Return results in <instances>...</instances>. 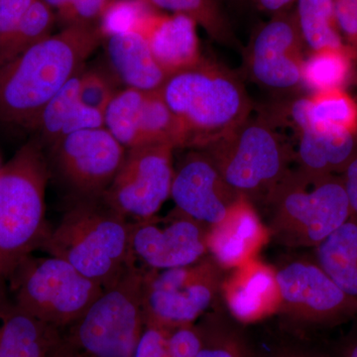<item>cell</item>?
Masks as SVG:
<instances>
[{
	"label": "cell",
	"mask_w": 357,
	"mask_h": 357,
	"mask_svg": "<svg viewBox=\"0 0 357 357\" xmlns=\"http://www.w3.org/2000/svg\"><path fill=\"white\" fill-rule=\"evenodd\" d=\"M264 206L277 243L317 248L351 215L342 177L310 175L291 168Z\"/></svg>",
	"instance_id": "obj_5"
},
{
	"label": "cell",
	"mask_w": 357,
	"mask_h": 357,
	"mask_svg": "<svg viewBox=\"0 0 357 357\" xmlns=\"http://www.w3.org/2000/svg\"><path fill=\"white\" fill-rule=\"evenodd\" d=\"M103 126L126 150L153 144L185 148L184 130L160 91L119 89L103 114Z\"/></svg>",
	"instance_id": "obj_14"
},
{
	"label": "cell",
	"mask_w": 357,
	"mask_h": 357,
	"mask_svg": "<svg viewBox=\"0 0 357 357\" xmlns=\"http://www.w3.org/2000/svg\"><path fill=\"white\" fill-rule=\"evenodd\" d=\"M47 149L48 163L74 201L102 198L126 154V148L105 126L77 131Z\"/></svg>",
	"instance_id": "obj_11"
},
{
	"label": "cell",
	"mask_w": 357,
	"mask_h": 357,
	"mask_svg": "<svg viewBox=\"0 0 357 357\" xmlns=\"http://www.w3.org/2000/svg\"><path fill=\"white\" fill-rule=\"evenodd\" d=\"M155 8L183 14L201 26L218 44L243 52L220 0H147Z\"/></svg>",
	"instance_id": "obj_25"
},
{
	"label": "cell",
	"mask_w": 357,
	"mask_h": 357,
	"mask_svg": "<svg viewBox=\"0 0 357 357\" xmlns=\"http://www.w3.org/2000/svg\"><path fill=\"white\" fill-rule=\"evenodd\" d=\"M316 257L338 287L357 300V218L351 215L319 243Z\"/></svg>",
	"instance_id": "obj_24"
},
{
	"label": "cell",
	"mask_w": 357,
	"mask_h": 357,
	"mask_svg": "<svg viewBox=\"0 0 357 357\" xmlns=\"http://www.w3.org/2000/svg\"><path fill=\"white\" fill-rule=\"evenodd\" d=\"M296 20L309 51L344 47L335 14V0H296Z\"/></svg>",
	"instance_id": "obj_26"
},
{
	"label": "cell",
	"mask_w": 357,
	"mask_h": 357,
	"mask_svg": "<svg viewBox=\"0 0 357 357\" xmlns=\"http://www.w3.org/2000/svg\"><path fill=\"white\" fill-rule=\"evenodd\" d=\"M220 293L232 316L243 323L260 321L280 309L276 269L256 257L231 269Z\"/></svg>",
	"instance_id": "obj_19"
},
{
	"label": "cell",
	"mask_w": 357,
	"mask_h": 357,
	"mask_svg": "<svg viewBox=\"0 0 357 357\" xmlns=\"http://www.w3.org/2000/svg\"><path fill=\"white\" fill-rule=\"evenodd\" d=\"M55 11L63 28L98 25L112 0H44Z\"/></svg>",
	"instance_id": "obj_29"
},
{
	"label": "cell",
	"mask_w": 357,
	"mask_h": 357,
	"mask_svg": "<svg viewBox=\"0 0 357 357\" xmlns=\"http://www.w3.org/2000/svg\"><path fill=\"white\" fill-rule=\"evenodd\" d=\"M297 148L293 164L302 172L314 176L342 173L357 153V134L319 132L302 129L295 134Z\"/></svg>",
	"instance_id": "obj_23"
},
{
	"label": "cell",
	"mask_w": 357,
	"mask_h": 357,
	"mask_svg": "<svg viewBox=\"0 0 357 357\" xmlns=\"http://www.w3.org/2000/svg\"><path fill=\"white\" fill-rule=\"evenodd\" d=\"M174 150L175 147L169 144L126 150L119 172L103 194V201L130 222L156 215L171 197Z\"/></svg>",
	"instance_id": "obj_12"
},
{
	"label": "cell",
	"mask_w": 357,
	"mask_h": 357,
	"mask_svg": "<svg viewBox=\"0 0 357 357\" xmlns=\"http://www.w3.org/2000/svg\"><path fill=\"white\" fill-rule=\"evenodd\" d=\"M102 290L69 262L53 255L26 256L6 285L7 295L16 306L62 333Z\"/></svg>",
	"instance_id": "obj_8"
},
{
	"label": "cell",
	"mask_w": 357,
	"mask_h": 357,
	"mask_svg": "<svg viewBox=\"0 0 357 357\" xmlns=\"http://www.w3.org/2000/svg\"><path fill=\"white\" fill-rule=\"evenodd\" d=\"M306 49L294 10L275 14L253 30L241 73L275 100L301 95Z\"/></svg>",
	"instance_id": "obj_10"
},
{
	"label": "cell",
	"mask_w": 357,
	"mask_h": 357,
	"mask_svg": "<svg viewBox=\"0 0 357 357\" xmlns=\"http://www.w3.org/2000/svg\"><path fill=\"white\" fill-rule=\"evenodd\" d=\"M347 1L357 6V0H347Z\"/></svg>",
	"instance_id": "obj_42"
},
{
	"label": "cell",
	"mask_w": 357,
	"mask_h": 357,
	"mask_svg": "<svg viewBox=\"0 0 357 357\" xmlns=\"http://www.w3.org/2000/svg\"><path fill=\"white\" fill-rule=\"evenodd\" d=\"M342 357H357V338L345 347Z\"/></svg>",
	"instance_id": "obj_41"
},
{
	"label": "cell",
	"mask_w": 357,
	"mask_h": 357,
	"mask_svg": "<svg viewBox=\"0 0 357 357\" xmlns=\"http://www.w3.org/2000/svg\"><path fill=\"white\" fill-rule=\"evenodd\" d=\"M132 223L102 198L76 199L41 248L102 288L135 266Z\"/></svg>",
	"instance_id": "obj_3"
},
{
	"label": "cell",
	"mask_w": 357,
	"mask_h": 357,
	"mask_svg": "<svg viewBox=\"0 0 357 357\" xmlns=\"http://www.w3.org/2000/svg\"><path fill=\"white\" fill-rule=\"evenodd\" d=\"M98 25L50 35L0 67V122L31 129L45 105L84 70L103 43Z\"/></svg>",
	"instance_id": "obj_1"
},
{
	"label": "cell",
	"mask_w": 357,
	"mask_h": 357,
	"mask_svg": "<svg viewBox=\"0 0 357 357\" xmlns=\"http://www.w3.org/2000/svg\"><path fill=\"white\" fill-rule=\"evenodd\" d=\"M79 75L81 73L45 105L31 128L38 135L35 140L43 149L77 131L103 126V114L82 102Z\"/></svg>",
	"instance_id": "obj_22"
},
{
	"label": "cell",
	"mask_w": 357,
	"mask_h": 357,
	"mask_svg": "<svg viewBox=\"0 0 357 357\" xmlns=\"http://www.w3.org/2000/svg\"><path fill=\"white\" fill-rule=\"evenodd\" d=\"M169 349L172 357H197L204 347L202 326L195 324L173 328L169 333Z\"/></svg>",
	"instance_id": "obj_33"
},
{
	"label": "cell",
	"mask_w": 357,
	"mask_h": 357,
	"mask_svg": "<svg viewBox=\"0 0 357 357\" xmlns=\"http://www.w3.org/2000/svg\"><path fill=\"white\" fill-rule=\"evenodd\" d=\"M345 192L349 199L352 217L357 218V153L342 173Z\"/></svg>",
	"instance_id": "obj_37"
},
{
	"label": "cell",
	"mask_w": 357,
	"mask_h": 357,
	"mask_svg": "<svg viewBox=\"0 0 357 357\" xmlns=\"http://www.w3.org/2000/svg\"><path fill=\"white\" fill-rule=\"evenodd\" d=\"M155 7L147 0H112L98 22L105 35L132 30L138 21Z\"/></svg>",
	"instance_id": "obj_31"
},
{
	"label": "cell",
	"mask_w": 357,
	"mask_h": 357,
	"mask_svg": "<svg viewBox=\"0 0 357 357\" xmlns=\"http://www.w3.org/2000/svg\"><path fill=\"white\" fill-rule=\"evenodd\" d=\"M57 17L44 0H35L16 29L0 45V67L50 36Z\"/></svg>",
	"instance_id": "obj_28"
},
{
	"label": "cell",
	"mask_w": 357,
	"mask_h": 357,
	"mask_svg": "<svg viewBox=\"0 0 357 357\" xmlns=\"http://www.w3.org/2000/svg\"><path fill=\"white\" fill-rule=\"evenodd\" d=\"M279 312L292 321L330 325L357 314V300L344 293L318 262L294 260L276 269Z\"/></svg>",
	"instance_id": "obj_13"
},
{
	"label": "cell",
	"mask_w": 357,
	"mask_h": 357,
	"mask_svg": "<svg viewBox=\"0 0 357 357\" xmlns=\"http://www.w3.org/2000/svg\"><path fill=\"white\" fill-rule=\"evenodd\" d=\"M272 357H326L325 354L298 345H286L277 349Z\"/></svg>",
	"instance_id": "obj_39"
},
{
	"label": "cell",
	"mask_w": 357,
	"mask_h": 357,
	"mask_svg": "<svg viewBox=\"0 0 357 357\" xmlns=\"http://www.w3.org/2000/svg\"><path fill=\"white\" fill-rule=\"evenodd\" d=\"M335 14L338 31L357 55V6L347 0H335Z\"/></svg>",
	"instance_id": "obj_36"
},
{
	"label": "cell",
	"mask_w": 357,
	"mask_h": 357,
	"mask_svg": "<svg viewBox=\"0 0 357 357\" xmlns=\"http://www.w3.org/2000/svg\"><path fill=\"white\" fill-rule=\"evenodd\" d=\"M146 269H128L102 292L75 323L63 331L79 357H133L146 326Z\"/></svg>",
	"instance_id": "obj_7"
},
{
	"label": "cell",
	"mask_w": 357,
	"mask_h": 357,
	"mask_svg": "<svg viewBox=\"0 0 357 357\" xmlns=\"http://www.w3.org/2000/svg\"><path fill=\"white\" fill-rule=\"evenodd\" d=\"M197 26L183 14H164L155 8L132 30L145 37L157 64L169 77L194 67L203 59Z\"/></svg>",
	"instance_id": "obj_18"
},
{
	"label": "cell",
	"mask_w": 357,
	"mask_h": 357,
	"mask_svg": "<svg viewBox=\"0 0 357 357\" xmlns=\"http://www.w3.org/2000/svg\"><path fill=\"white\" fill-rule=\"evenodd\" d=\"M160 93L184 130L188 149L204 148L222 137L253 109L241 77L204 57L169 77Z\"/></svg>",
	"instance_id": "obj_2"
},
{
	"label": "cell",
	"mask_w": 357,
	"mask_h": 357,
	"mask_svg": "<svg viewBox=\"0 0 357 357\" xmlns=\"http://www.w3.org/2000/svg\"><path fill=\"white\" fill-rule=\"evenodd\" d=\"M35 0H0V45L16 29Z\"/></svg>",
	"instance_id": "obj_35"
},
{
	"label": "cell",
	"mask_w": 357,
	"mask_h": 357,
	"mask_svg": "<svg viewBox=\"0 0 357 357\" xmlns=\"http://www.w3.org/2000/svg\"><path fill=\"white\" fill-rule=\"evenodd\" d=\"M45 357H79L77 356V354L76 351H74V349H73L72 347L69 344H68L67 342H66V340L64 337H63L62 342H60L57 345V347H55V349H53L50 352V354H48V356H46Z\"/></svg>",
	"instance_id": "obj_40"
},
{
	"label": "cell",
	"mask_w": 357,
	"mask_h": 357,
	"mask_svg": "<svg viewBox=\"0 0 357 357\" xmlns=\"http://www.w3.org/2000/svg\"><path fill=\"white\" fill-rule=\"evenodd\" d=\"M170 331L162 326L146 324L133 357H172L169 349Z\"/></svg>",
	"instance_id": "obj_34"
},
{
	"label": "cell",
	"mask_w": 357,
	"mask_h": 357,
	"mask_svg": "<svg viewBox=\"0 0 357 357\" xmlns=\"http://www.w3.org/2000/svg\"><path fill=\"white\" fill-rule=\"evenodd\" d=\"M252 1L260 10L269 13L271 16L292 10V7L296 3V0H252Z\"/></svg>",
	"instance_id": "obj_38"
},
{
	"label": "cell",
	"mask_w": 357,
	"mask_h": 357,
	"mask_svg": "<svg viewBox=\"0 0 357 357\" xmlns=\"http://www.w3.org/2000/svg\"><path fill=\"white\" fill-rule=\"evenodd\" d=\"M116 79L110 73L86 67L79 75V96L82 102L89 107L105 114L112 98L119 89H116Z\"/></svg>",
	"instance_id": "obj_30"
},
{
	"label": "cell",
	"mask_w": 357,
	"mask_h": 357,
	"mask_svg": "<svg viewBox=\"0 0 357 357\" xmlns=\"http://www.w3.org/2000/svg\"><path fill=\"white\" fill-rule=\"evenodd\" d=\"M271 238L255 204L239 196L220 222L206 234L208 255L222 269H234L256 257Z\"/></svg>",
	"instance_id": "obj_17"
},
{
	"label": "cell",
	"mask_w": 357,
	"mask_h": 357,
	"mask_svg": "<svg viewBox=\"0 0 357 357\" xmlns=\"http://www.w3.org/2000/svg\"><path fill=\"white\" fill-rule=\"evenodd\" d=\"M63 340V333L16 306L0 292V357H45Z\"/></svg>",
	"instance_id": "obj_21"
},
{
	"label": "cell",
	"mask_w": 357,
	"mask_h": 357,
	"mask_svg": "<svg viewBox=\"0 0 357 357\" xmlns=\"http://www.w3.org/2000/svg\"><path fill=\"white\" fill-rule=\"evenodd\" d=\"M201 149L225 183L253 204L264 206L293 165L287 136L260 112Z\"/></svg>",
	"instance_id": "obj_6"
},
{
	"label": "cell",
	"mask_w": 357,
	"mask_h": 357,
	"mask_svg": "<svg viewBox=\"0 0 357 357\" xmlns=\"http://www.w3.org/2000/svg\"><path fill=\"white\" fill-rule=\"evenodd\" d=\"M0 168H1V167H0Z\"/></svg>",
	"instance_id": "obj_43"
},
{
	"label": "cell",
	"mask_w": 357,
	"mask_h": 357,
	"mask_svg": "<svg viewBox=\"0 0 357 357\" xmlns=\"http://www.w3.org/2000/svg\"><path fill=\"white\" fill-rule=\"evenodd\" d=\"M222 272V268L211 255L187 266L161 271L146 269V324L169 331L195 324L220 294Z\"/></svg>",
	"instance_id": "obj_9"
},
{
	"label": "cell",
	"mask_w": 357,
	"mask_h": 357,
	"mask_svg": "<svg viewBox=\"0 0 357 357\" xmlns=\"http://www.w3.org/2000/svg\"><path fill=\"white\" fill-rule=\"evenodd\" d=\"M49 177L48 160L36 140L0 168V291H6L14 269L50 231L45 220Z\"/></svg>",
	"instance_id": "obj_4"
},
{
	"label": "cell",
	"mask_w": 357,
	"mask_h": 357,
	"mask_svg": "<svg viewBox=\"0 0 357 357\" xmlns=\"http://www.w3.org/2000/svg\"><path fill=\"white\" fill-rule=\"evenodd\" d=\"M354 53L349 47L310 51L302 68L303 86L314 93L342 89L351 76Z\"/></svg>",
	"instance_id": "obj_27"
},
{
	"label": "cell",
	"mask_w": 357,
	"mask_h": 357,
	"mask_svg": "<svg viewBox=\"0 0 357 357\" xmlns=\"http://www.w3.org/2000/svg\"><path fill=\"white\" fill-rule=\"evenodd\" d=\"M208 225L177 208L165 218L154 215L132 223V251L136 263L150 270L187 266L208 255Z\"/></svg>",
	"instance_id": "obj_15"
},
{
	"label": "cell",
	"mask_w": 357,
	"mask_h": 357,
	"mask_svg": "<svg viewBox=\"0 0 357 357\" xmlns=\"http://www.w3.org/2000/svg\"><path fill=\"white\" fill-rule=\"evenodd\" d=\"M110 74L126 89L160 91L167 75L157 64L146 39L136 30L107 35L103 40Z\"/></svg>",
	"instance_id": "obj_20"
},
{
	"label": "cell",
	"mask_w": 357,
	"mask_h": 357,
	"mask_svg": "<svg viewBox=\"0 0 357 357\" xmlns=\"http://www.w3.org/2000/svg\"><path fill=\"white\" fill-rule=\"evenodd\" d=\"M189 150L174 171L171 198L178 211L210 227L225 217L239 196L210 155L201 148Z\"/></svg>",
	"instance_id": "obj_16"
},
{
	"label": "cell",
	"mask_w": 357,
	"mask_h": 357,
	"mask_svg": "<svg viewBox=\"0 0 357 357\" xmlns=\"http://www.w3.org/2000/svg\"><path fill=\"white\" fill-rule=\"evenodd\" d=\"M204 347L197 357H261L234 333L203 326Z\"/></svg>",
	"instance_id": "obj_32"
}]
</instances>
